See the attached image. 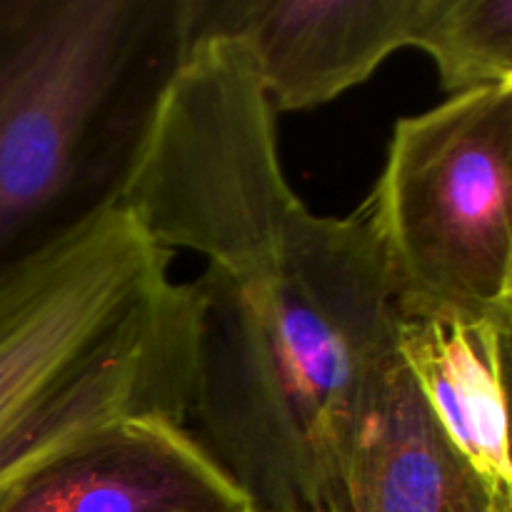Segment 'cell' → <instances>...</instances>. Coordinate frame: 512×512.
<instances>
[{
  "label": "cell",
  "mask_w": 512,
  "mask_h": 512,
  "mask_svg": "<svg viewBox=\"0 0 512 512\" xmlns=\"http://www.w3.org/2000/svg\"><path fill=\"white\" fill-rule=\"evenodd\" d=\"M205 260L195 440L258 512H338L363 415L398 360L393 288L363 215H315L288 183L278 115L233 38L188 45L120 203Z\"/></svg>",
  "instance_id": "6da1fadb"
},
{
  "label": "cell",
  "mask_w": 512,
  "mask_h": 512,
  "mask_svg": "<svg viewBox=\"0 0 512 512\" xmlns=\"http://www.w3.org/2000/svg\"><path fill=\"white\" fill-rule=\"evenodd\" d=\"M358 213L398 320L512 325V85L398 118Z\"/></svg>",
  "instance_id": "277c9868"
},
{
  "label": "cell",
  "mask_w": 512,
  "mask_h": 512,
  "mask_svg": "<svg viewBox=\"0 0 512 512\" xmlns=\"http://www.w3.org/2000/svg\"><path fill=\"white\" fill-rule=\"evenodd\" d=\"M253 512H258V510H253Z\"/></svg>",
  "instance_id": "8fae6325"
},
{
  "label": "cell",
  "mask_w": 512,
  "mask_h": 512,
  "mask_svg": "<svg viewBox=\"0 0 512 512\" xmlns=\"http://www.w3.org/2000/svg\"><path fill=\"white\" fill-rule=\"evenodd\" d=\"M338 512H512V500H495L450 448L398 355L355 435Z\"/></svg>",
  "instance_id": "ba28073f"
},
{
  "label": "cell",
  "mask_w": 512,
  "mask_h": 512,
  "mask_svg": "<svg viewBox=\"0 0 512 512\" xmlns=\"http://www.w3.org/2000/svg\"><path fill=\"white\" fill-rule=\"evenodd\" d=\"M0 512H253L170 418H128L88 435L0 500Z\"/></svg>",
  "instance_id": "8992f818"
},
{
  "label": "cell",
  "mask_w": 512,
  "mask_h": 512,
  "mask_svg": "<svg viewBox=\"0 0 512 512\" xmlns=\"http://www.w3.org/2000/svg\"><path fill=\"white\" fill-rule=\"evenodd\" d=\"M10 3H13V0H0V20H3L5 13H8Z\"/></svg>",
  "instance_id": "30bf717a"
},
{
  "label": "cell",
  "mask_w": 512,
  "mask_h": 512,
  "mask_svg": "<svg viewBox=\"0 0 512 512\" xmlns=\"http://www.w3.org/2000/svg\"><path fill=\"white\" fill-rule=\"evenodd\" d=\"M123 205L0 278V500L128 418L188 425L198 300Z\"/></svg>",
  "instance_id": "7a4b0ae2"
},
{
  "label": "cell",
  "mask_w": 512,
  "mask_h": 512,
  "mask_svg": "<svg viewBox=\"0 0 512 512\" xmlns=\"http://www.w3.org/2000/svg\"><path fill=\"white\" fill-rule=\"evenodd\" d=\"M510 335L512 325L495 320H398V355L415 393L495 500H512Z\"/></svg>",
  "instance_id": "52a82bcc"
},
{
  "label": "cell",
  "mask_w": 512,
  "mask_h": 512,
  "mask_svg": "<svg viewBox=\"0 0 512 512\" xmlns=\"http://www.w3.org/2000/svg\"><path fill=\"white\" fill-rule=\"evenodd\" d=\"M188 45V0L10 3L0 20V278L120 203Z\"/></svg>",
  "instance_id": "3957f363"
},
{
  "label": "cell",
  "mask_w": 512,
  "mask_h": 512,
  "mask_svg": "<svg viewBox=\"0 0 512 512\" xmlns=\"http://www.w3.org/2000/svg\"><path fill=\"white\" fill-rule=\"evenodd\" d=\"M430 0H188L190 43L248 48L275 115L323 108L415 45Z\"/></svg>",
  "instance_id": "5b68a950"
},
{
  "label": "cell",
  "mask_w": 512,
  "mask_h": 512,
  "mask_svg": "<svg viewBox=\"0 0 512 512\" xmlns=\"http://www.w3.org/2000/svg\"><path fill=\"white\" fill-rule=\"evenodd\" d=\"M413 48L448 98L512 85V0H430Z\"/></svg>",
  "instance_id": "9c48e42d"
}]
</instances>
